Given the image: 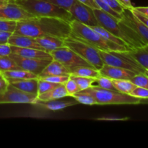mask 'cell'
<instances>
[{
	"label": "cell",
	"mask_w": 148,
	"mask_h": 148,
	"mask_svg": "<svg viewBox=\"0 0 148 148\" xmlns=\"http://www.w3.org/2000/svg\"><path fill=\"white\" fill-rule=\"evenodd\" d=\"M14 69H20V68L15 63V62L10 57V55L0 56V72L14 70Z\"/></svg>",
	"instance_id": "cell-28"
},
{
	"label": "cell",
	"mask_w": 148,
	"mask_h": 148,
	"mask_svg": "<svg viewBox=\"0 0 148 148\" xmlns=\"http://www.w3.org/2000/svg\"><path fill=\"white\" fill-rule=\"evenodd\" d=\"M17 21L0 19V31L14 33L17 27Z\"/></svg>",
	"instance_id": "cell-31"
},
{
	"label": "cell",
	"mask_w": 148,
	"mask_h": 148,
	"mask_svg": "<svg viewBox=\"0 0 148 148\" xmlns=\"http://www.w3.org/2000/svg\"><path fill=\"white\" fill-rule=\"evenodd\" d=\"M134 10L139 12L141 14H144L145 16L148 17V7H133Z\"/></svg>",
	"instance_id": "cell-45"
},
{
	"label": "cell",
	"mask_w": 148,
	"mask_h": 148,
	"mask_svg": "<svg viewBox=\"0 0 148 148\" xmlns=\"http://www.w3.org/2000/svg\"><path fill=\"white\" fill-rule=\"evenodd\" d=\"M12 33H7V32L0 31V44H5L8 43L9 38L11 36Z\"/></svg>",
	"instance_id": "cell-43"
},
{
	"label": "cell",
	"mask_w": 148,
	"mask_h": 148,
	"mask_svg": "<svg viewBox=\"0 0 148 148\" xmlns=\"http://www.w3.org/2000/svg\"><path fill=\"white\" fill-rule=\"evenodd\" d=\"M94 1H95V3L97 4V5L98 6V7H99L100 10H103V11H104L105 12L111 14V16L114 17L115 18L118 19V20H121V14H118V13L116 12L115 11H114V10H113L112 9H111V7H110L109 6H108V4L105 2V1H104V0H94Z\"/></svg>",
	"instance_id": "cell-34"
},
{
	"label": "cell",
	"mask_w": 148,
	"mask_h": 148,
	"mask_svg": "<svg viewBox=\"0 0 148 148\" xmlns=\"http://www.w3.org/2000/svg\"><path fill=\"white\" fill-rule=\"evenodd\" d=\"M49 53L52 56V59L64 65L70 71V73L75 69L80 66L93 67L77 53L65 46L51 51Z\"/></svg>",
	"instance_id": "cell-8"
},
{
	"label": "cell",
	"mask_w": 148,
	"mask_h": 148,
	"mask_svg": "<svg viewBox=\"0 0 148 148\" xmlns=\"http://www.w3.org/2000/svg\"><path fill=\"white\" fill-rule=\"evenodd\" d=\"M8 1H16V0H8Z\"/></svg>",
	"instance_id": "cell-51"
},
{
	"label": "cell",
	"mask_w": 148,
	"mask_h": 148,
	"mask_svg": "<svg viewBox=\"0 0 148 148\" xmlns=\"http://www.w3.org/2000/svg\"><path fill=\"white\" fill-rule=\"evenodd\" d=\"M95 82L98 84V86L100 87L101 88H103L106 90H116V89L115 88V87L114 86L112 83V80L110 78L107 77L101 76L98 77V78L95 79Z\"/></svg>",
	"instance_id": "cell-33"
},
{
	"label": "cell",
	"mask_w": 148,
	"mask_h": 148,
	"mask_svg": "<svg viewBox=\"0 0 148 148\" xmlns=\"http://www.w3.org/2000/svg\"><path fill=\"white\" fill-rule=\"evenodd\" d=\"M79 2L82 3V4H85L88 7H90L92 10H97V9H99L98 6L97 5V4L95 3V1L94 0H77ZM100 10V9H99Z\"/></svg>",
	"instance_id": "cell-44"
},
{
	"label": "cell",
	"mask_w": 148,
	"mask_h": 148,
	"mask_svg": "<svg viewBox=\"0 0 148 148\" xmlns=\"http://www.w3.org/2000/svg\"><path fill=\"white\" fill-rule=\"evenodd\" d=\"M92 27L94 30H95V31L98 32V33H100V34H101V36L104 38L106 39V40H109V41L112 42V43H116V44L121 45V46H127V47L130 48L128 46H127V43H126L124 40H121V39L115 36L114 35H113L112 33H110V32L107 31V30H106V29H104L103 27H101V26H99V25L93 26V27Z\"/></svg>",
	"instance_id": "cell-26"
},
{
	"label": "cell",
	"mask_w": 148,
	"mask_h": 148,
	"mask_svg": "<svg viewBox=\"0 0 148 148\" xmlns=\"http://www.w3.org/2000/svg\"><path fill=\"white\" fill-rule=\"evenodd\" d=\"M78 103H79L77 101H59V99H56L49 101H40L37 100V101L33 105L37 106L39 108H43V109L55 111L64 109L68 107L73 106Z\"/></svg>",
	"instance_id": "cell-17"
},
{
	"label": "cell",
	"mask_w": 148,
	"mask_h": 148,
	"mask_svg": "<svg viewBox=\"0 0 148 148\" xmlns=\"http://www.w3.org/2000/svg\"><path fill=\"white\" fill-rule=\"evenodd\" d=\"M131 10H132V12L134 13V15H135L136 17H137V18H138L139 20H140V21H141L142 23H143V24L146 26V27H148V17H146V16H145L144 14H141V13L139 12L134 10L133 8Z\"/></svg>",
	"instance_id": "cell-42"
},
{
	"label": "cell",
	"mask_w": 148,
	"mask_h": 148,
	"mask_svg": "<svg viewBox=\"0 0 148 148\" xmlns=\"http://www.w3.org/2000/svg\"><path fill=\"white\" fill-rule=\"evenodd\" d=\"M105 2L114 11L118 14H121V13L124 11L125 7L119 1V0H104Z\"/></svg>",
	"instance_id": "cell-37"
},
{
	"label": "cell",
	"mask_w": 148,
	"mask_h": 148,
	"mask_svg": "<svg viewBox=\"0 0 148 148\" xmlns=\"http://www.w3.org/2000/svg\"><path fill=\"white\" fill-rule=\"evenodd\" d=\"M70 75H50V76L40 77L39 79L43 80L49 81V82H54L58 84H64L69 79Z\"/></svg>",
	"instance_id": "cell-35"
},
{
	"label": "cell",
	"mask_w": 148,
	"mask_h": 148,
	"mask_svg": "<svg viewBox=\"0 0 148 148\" xmlns=\"http://www.w3.org/2000/svg\"><path fill=\"white\" fill-rule=\"evenodd\" d=\"M61 84L54 83V82H49V81L43 80L38 78V95L48 92L49 90L54 89L56 87L60 85Z\"/></svg>",
	"instance_id": "cell-30"
},
{
	"label": "cell",
	"mask_w": 148,
	"mask_h": 148,
	"mask_svg": "<svg viewBox=\"0 0 148 148\" xmlns=\"http://www.w3.org/2000/svg\"><path fill=\"white\" fill-rule=\"evenodd\" d=\"M12 53L19 55L20 56L33 59H42L52 60V56L48 52L39 49H32V48H23L11 46Z\"/></svg>",
	"instance_id": "cell-15"
},
{
	"label": "cell",
	"mask_w": 148,
	"mask_h": 148,
	"mask_svg": "<svg viewBox=\"0 0 148 148\" xmlns=\"http://www.w3.org/2000/svg\"><path fill=\"white\" fill-rule=\"evenodd\" d=\"M64 85L65 88H66V92L69 94V96L70 97L74 94L80 91V89H79L77 82L74 79H72V78H70V77H69V79Z\"/></svg>",
	"instance_id": "cell-36"
},
{
	"label": "cell",
	"mask_w": 148,
	"mask_h": 148,
	"mask_svg": "<svg viewBox=\"0 0 148 148\" xmlns=\"http://www.w3.org/2000/svg\"><path fill=\"white\" fill-rule=\"evenodd\" d=\"M8 43L10 46H17L23 48H32V49H39V50L45 51L40 45L38 43L34 38L30 36L19 35L12 33L8 40Z\"/></svg>",
	"instance_id": "cell-16"
},
{
	"label": "cell",
	"mask_w": 148,
	"mask_h": 148,
	"mask_svg": "<svg viewBox=\"0 0 148 148\" xmlns=\"http://www.w3.org/2000/svg\"><path fill=\"white\" fill-rule=\"evenodd\" d=\"M100 56L105 64L131 70L135 73H145V69L127 51H107L98 50Z\"/></svg>",
	"instance_id": "cell-7"
},
{
	"label": "cell",
	"mask_w": 148,
	"mask_h": 148,
	"mask_svg": "<svg viewBox=\"0 0 148 148\" xmlns=\"http://www.w3.org/2000/svg\"><path fill=\"white\" fill-rule=\"evenodd\" d=\"M70 78H72L77 82L80 89V91L90 88L93 85V84L95 82V79L94 78L74 76V75H70Z\"/></svg>",
	"instance_id": "cell-29"
},
{
	"label": "cell",
	"mask_w": 148,
	"mask_h": 148,
	"mask_svg": "<svg viewBox=\"0 0 148 148\" xmlns=\"http://www.w3.org/2000/svg\"><path fill=\"white\" fill-rule=\"evenodd\" d=\"M64 43L65 46L77 53L98 70H100L103 66L104 63L100 56L98 49L82 39L70 35L64 39Z\"/></svg>",
	"instance_id": "cell-6"
},
{
	"label": "cell",
	"mask_w": 148,
	"mask_h": 148,
	"mask_svg": "<svg viewBox=\"0 0 148 148\" xmlns=\"http://www.w3.org/2000/svg\"><path fill=\"white\" fill-rule=\"evenodd\" d=\"M69 96V94L66 92L64 84H61L54 89L49 90L48 92L38 95V101H49L53 100L60 99L64 97Z\"/></svg>",
	"instance_id": "cell-21"
},
{
	"label": "cell",
	"mask_w": 148,
	"mask_h": 148,
	"mask_svg": "<svg viewBox=\"0 0 148 148\" xmlns=\"http://www.w3.org/2000/svg\"><path fill=\"white\" fill-rule=\"evenodd\" d=\"M140 104H148V98L141 99V101H140Z\"/></svg>",
	"instance_id": "cell-48"
},
{
	"label": "cell",
	"mask_w": 148,
	"mask_h": 148,
	"mask_svg": "<svg viewBox=\"0 0 148 148\" xmlns=\"http://www.w3.org/2000/svg\"><path fill=\"white\" fill-rule=\"evenodd\" d=\"M130 95L134 97H137V98H140L141 99L148 98V89L137 86L130 92Z\"/></svg>",
	"instance_id": "cell-39"
},
{
	"label": "cell",
	"mask_w": 148,
	"mask_h": 148,
	"mask_svg": "<svg viewBox=\"0 0 148 148\" xmlns=\"http://www.w3.org/2000/svg\"><path fill=\"white\" fill-rule=\"evenodd\" d=\"M145 74L146 75H147V76H148V68H147V69H145Z\"/></svg>",
	"instance_id": "cell-50"
},
{
	"label": "cell",
	"mask_w": 148,
	"mask_h": 148,
	"mask_svg": "<svg viewBox=\"0 0 148 148\" xmlns=\"http://www.w3.org/2000/svg\"><path fill=\"white\" fill-rule=\"evenodd\" d=\"M10 57L18 65L20 69L29 71L36 75H39L42 71L51 60L42 59H33V58H26L20 56L19 55L11 53Z\"/></svg>",
	"instance_id": "cell-12"
},
{
	"label": "cell",
	"mask_w": 148,
	"mask_h": 148,
	"mask_svg": "<svg viewBox=\"0 0 148 148\" xmlns=\"http://www.w3.org/2000/svg\"><path fill=\"white\" fill-rule=\"evenodd\" d=\"M14 34L32 38L55 36L64 39L72 33L70 22L57 17H36L17 21Z\"/></svg>",
	"instance_id": "cell-1"
},
{
	"label": "cell",
	"mask_w": 148,
	"mask_h": 148,
	"mask_svg": "<svg viewBox=\"0 0 148 148\" xmlns=\"http://www.w3.org/2000/svg\"><path fill=\"white\" fill-rule=\"evenodd\" d=\"M12 1L23 7L35 17H57L69 22L73 20L69 12L47 0H16Z\"/></svg>",
	"instance_id": "cell-4"
},
{
	"label": "cell",
	"mask_w": 148,
	"mask_h": 148,
	"mask_svg": "<svg viewBox=\"0 0 148 148\" xmlns=\"http://www.w3.org/2000/svg\"><path fill=\"white\" fill-rule=\"evenodd\" d=\"M112 83L117 91L122 93L130 94L136 88V85L130 79H111Z\"/></svg>",
	"instance_id": "cell-25"
},
{
	"label": "cell",
	"mask_w": 148,
	"mask_h": 148,
	"mask_svg": "<svg viewBox=\"0 0 148 148\" xmlns=\"http://www.w3.org/2000/svg\"><path fill=\"white\" fill-rule=\"evenodd\" d=\"M9 83L12 85L13 87L23 91V92L38 95V77L10 81V82H9Z\"/></svg>",
	"instance_id": "cell-18"
},
{
	"label": "cell",
	"mask_w": 148,
	"mask_h": 148,
	"mask_svg": "<svg viewBox=\"0 0 148 148\" xmlns=\"http://www.w3.org/2000/svg\"><path fill=\"white\" fill-rule=\"evenodd\" d=\"M36 40L48 53L59 48L64 46V39L55 36H43L36 38Z\"/></svg>",
	"instance_id": "cell-19"
},
{
	"label": "cell",
	"mask_w": 148,
	"mask_h": 148,
	"mask_svg": "<svg viewBox=\"0 0 148 148\" xmlns=\"http://www.w3.org/2000/svg\"><path fill=\"white\" fill-rule=\"evenodd\" d=\"M38 100V95L27 93L9 85L7 90L0 95V104L30 103L34 104Z\"/></svg>",
	"instance_id": "cell-9"
},
{
	"label": "cell",
	"mask_w": 148,
	"mask_h": 148,
	"mask_svg": "<svg viewBox=\"0 0 148 148\" xmlns=\"http://www.w3.org/2000/svg\"><path fill=\"white\" fill-rule=\"evenodd\" d=\"M70 25L72 29L71 35L82 39L98 50L120 52L129 51L132 50L127 46L116 44L106 40L92 27L82 24L74 19L70 21Z\"/></svg>",
	"instance_id": "cell-3"
},
{
	"label": "cell",
	"mask_w": 148,
	"mask_h": 148,
	"mask_svg": "<svg viewBox=\"0 0 148 148\" xmlns=\"http://www.w3.org/2000/svg\"><path fill=\"white\" fill-rule=\"evenodd\" d=\"M33 17H36L26 11L23 7L14 1H8L7 4L0 7V19L21 21Z\"/></svg>",
	"instance_id": "cell-11"
},
{
	"label": "cell",
	"mask_w": 148,
	"mask_h": 148,
	"mask_svg": "<svg viewBox=\"0 0 148 148\" xmlns=\"http://www.w3.org/2000/svg\"><path fill=\"white\" fill-rule=\"evenodd\" d=\"M8 2V0H0V7L4 6V4H6Z\"/></svg>",
	"instance_id": "cell-49"
},
{
	"label": "cell",
	"mask_w": 148,
	"mask_h": 148,
	"mask_svg": "<svg viewBox=\"0 0 148 148\" xmlns=\"http://www.w3.org/2000/svg\"><path fill=\"white\" fill-rule=\"evenodd\" d=\"M1 75L5 79L8 80V82L14 80H19V79H31V78H38V75L33 73L29 71L23 70V69H14V70L5 71V72H0Z\"/></svg>",
	"instance_id": "cell-22"
},
{
	"label": "cell",
	"mask_w": 148,
	"mask_h": 148,
	"mask_svg": "<svg viewBox=\"0 0 148 148\" xmlns=\"http://www.w3.org/2000/svg\"><path fill=\"white\" fill-rule=\"evenodd\" d=\"M120 3L125 7L126 9H130V10H132L133 8V6L132 4L131 0H119Z\"/></svg>",
	"instance_id": "cell-47"
},
{
	"label": "cell",
	"mask_w": 148,
	"mask_h": 148,
	"mask_svg": "<svg viewBox=\"0 0 148 148\" xmlns=\"http://www.w3.org/2000/svg\"><path fill=\"white\" fill-rule=\"evenodd\" d=\"M82 91L92 95L96 100L98 105H137L140 104L141 101V98L130 94L106 90L98 85H92Z\"/></svg>",
	"instance_id": "cell-5"
},
{
	"label": "cell",
	"mask_w": 148,
	"mask_h": 148,
	"mask_svg": "<svg viewBox=\"0 0 148 148\" xmlns=\"http://www.w3.org/2000/svg\"><path fill=\"white\" fill-rule=\"evenodd\" d=\"M101 75L107 77L114 79H130L132 78L137 73L131 70L110 66L104 64L103 66L99 70ZM139 74V73H138Z\"/></svg>",
	"instance_id": "cell-14"
},
{
	"label": "cell",
	"mask_w": 148,
	"mask_h": 148,
	"mask_svg": "<svg viewBox=\"0 0 148 148\" xmlns=\"http://www.w3.org/2000/svg\"><path fill=\"white\" fill-rule=\"evenodd\" d=\"M121 22L132 29L145 44H148V27H146L130 9H125L121 13Z\"/></svg>",
	"instance_id": "cell-13"
},
{
	"label": "cell",
	"mask_w": 148,
	"mask_h": 148,
	"mask_svg": "<svg viewBox=\"0 0 148 148\" xmlns=\"http://www.w3.org/2000/svg\"><path fill=\"white\" fill-rule=\"evenodd\" d=\"M11 53V46L9 43L0 44V56H9Z\"/></svg>",
	"instance_id": "cell-40"
},
{
	"label": "cell",
	"mask_w": 148,
	"mask_h": 148,
	"mask_svg": "<svg viewBox=\"0 0 148 148\" xmlns=\"http://www.w3.org/2000/svg\"><path fill=\"white\" fill-rule=\"evenodd\" d=\"M129 118H117V117H102L97 119V120H106V121H124L128 120Z\"/></svg>",
	"instance_id": "cell-46"
},
{
	"label": "cell",
	"mask_w": 148,
	"mask_h": 148,
	"mask_svg": "<svg viewBox=\"0 0 148 148\" xmlns=\"http://www.w3.org/2000/svg\"><path fill=\"white\" fill-rule=\"evenodd\" d=\"M47 1H50L55 5L62 7L69 12V9L71 8L75 0H47Z\"/></svg>",
	"instance_id": "cell-38"
},
{
	"label": "cell",
	"mask_w": 148,
	"mask_h": 148,
	"mask_svg": "<svg viewBox=\"0 0 148 148\" xmlns=\"http://www.w3.org/2000/svg\"><path fill=\"white\" fill-rule=\"evenodd\" d=\"M69 12L72 16L74 20L82 24L90 27L99 25L94 14L93 10L85 4L79 2L77 0H75L74 4L69 9Z\"/></svg>",
	"instance_id": "cell-10"
},
{
	"label": "cell",
	"mask_w": 148,
	"mask_h": 148,
	"mask_svg": "<svg viewBox=\"0 0 148 148\" xmlns=\"http://www.w3.org/2000/svg\"><path fill=\"white\" fill-rule=\"evenodd\" d=\"M9 85H10V83H9L8 80L5 79L0 73V95H2L7 90Z\"/></svg>",
	"instance_id": "cell-41"
},
{
	"label": "cell",
	"mask_w": 148,
	"mask_h": 148,
	"mask_svg": "<svg viewBox=\"0 0 148 148\" xmlns=\"http://www.w3.org/2000/svg\"><path fill=\"white\" fill-rule=\"evenodd\" d=\"M70 75H74V76H79L84 77H90L96 79L98 77L101 76L99 70L96 69L94 67H90V66H80L71 72Z\"/></svg>",
	"instance_id": "cell-24"
},
{
	"label": "cell",
	"mask_w": 148,
	"mask_h": 148,
	"mask_svg": "<svg viewBox=\"0 0 148 148\" xmlns=\"http://www.w3.org/2000/svg\"><path fill=\"white\" fill-rule=\"evenodd\" d=\"M127 53L134 58L145 69L148 68V44L141 46L137 49H132Z\"/></svg>",
	"instance_id": "cell-23"
},
{
	"label": "cell",
	"mask_w": 148,
	"mask_h": 148,
	"mask_svg": "<svg viewBox=\"0 0 148 148\" xmlns=\"http://www.w3.org/2000/svg\"><path fill=\"white\" fill-rule=\"evenodd\" d=\"M93 12L99 26L124 40L131 49H137L146 45L132 29L120 20L99 9L93 10Z\"/></svg>",
	"instance_id": "cell-2"
},
{
	"label": "cell",
	"mask_w": 148,
	"mask_h": 148,
	"mask_svg": "<svg viewBox=\"0 0 148 148\" xmlns=\"http://www.w3.org/2000/svg\"><path fill=\"white\" fill-rule=\"evenodd\" d=\"M71 97H72L79 103L90 106L98 105V103H97L95 98L92 95H91L90 94L86 92H84V91H79V92L72 95Z\"/></svg>",
	"instance_id": "cell-27"
},
{
	"label": "cell",
	"mask_w": 148,
	"mask_h": 148,
	"mask_svg": "<svg viewBox=\"0 0 148 148\" xmlns=\"http://www.w3.org/2000/svg\"><path fill=\"white\" fill-rule=\"evenodd\" d=\"M70 71L58 61L52 59L49 64L38 75L40 77L50 76V75H70Z\"/></svg>",
	"instance_id": "cell-20"
},
{
	"label": "cell",
	"mask_w": 148,
	"mask_h": 148,
	"mask_svg": "<svg viewBox=\"0 0 148 148\" xmlns=\"http://www.w3.org/2000/svg\"><path fill=\"white\" fill-rule=\"evenodd\" d=\"M130 81L134 84L136 86L148 89V76L145 73L136 74Z\"/></svg>",
	"instance_id": "cell-32"
}]
</instances>
